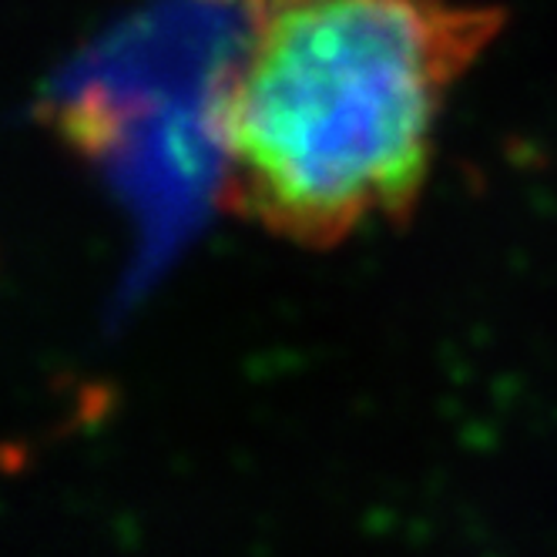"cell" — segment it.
Here are the masks:
<instances>
[{
    "label": "cell",
    "instance_id": "1",
    "mask_svg": "<svg viewBox=\"0 0 557 557\" xmlns=\"http://www.w3.org/2000/svg\"><path fill=\"white\" fill-rule=\"evenodd\" d=\"M504 21L470 0H249L212 111L222 209L309 249L407 219L444 101Z\"/></svg>",
    "mask_w": 557,
    "mask_h": 557
}]
</instances>
